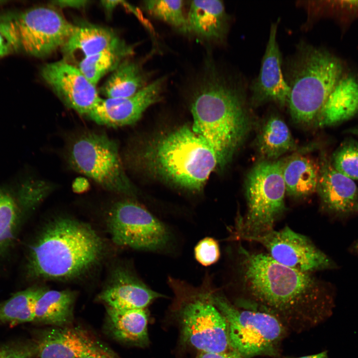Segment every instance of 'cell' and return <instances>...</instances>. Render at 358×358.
Here are the masks:
<instances>
[{"mask_svg": "<svg viewBox=\"0 0 358 358\" xmlns=\"http://www.w3.org/2000/svg\"><path fill=\"white\" fill-rule=\"evenodd\" d=\"M237 259L238 282L245 296L238 305L268 313L297 332L331 315L330 296L312 273L284 266L267 253L250 251L241 244Z\"/></svg>", "mask_w": 358, "mask_h": 358, "instance_id": "obj_1", "label": "cell"}, {"mask_svg": "<svg viewBox=\"0 0 358 358\" xmlns=\"http://www.w3.org/2000/svg\"><path fill=\"white\" fill-rule=\"evenodd\" d=\"M105 250L103 240L90 225L59 217L48 224L31 246L27 274L35 279L75 278L95 267Z\"/></svg>", "mask_w": 358, "mask_h": 358, "instance_id": "obj_2", "label": "cell"}, {"mask_svg": "<svg viewBox=\"0 0 358 358\" xmlns=\"http://www.w3.org/2000/svg\"><path fill=\"white\" fill-rule=\"evenodd\" d=\"M193 91L191 127L213 149L219 167H222L233 155L247 127L243 94L235 85L211 71Z\"/></svg>", "mask_w": 358, "mask_h": 358, "instance_id": "obj_3", "label": "cell"}, {"mask_svg": "<svg viewBox=\"0 0 358 358\" xmlns=\"http://www.w3.org/2000/svg\"><path fill=\"white\" fill-rule=\"evenodd\" d=\"M130 156L144 161L160 177L184 189L200 191L218 167L213 149L191 127L182 126L156 140L142 153Z\"/></svg>", "mask_w": 358, "mask_h": 358, "instance_id": "obj_4", "label": "cell"}, {"mask_svg": "<svg viewBox=\"0 0 358 358\" xmlns=\"http://www.w3.org/2000/svg\"><path fill=\"white\" fill-rule=\"evenodd\" d=\"M343 72L341 62L329 52L301 47L289 66L286 80L289 88L287 104L293 120L302 124L315 121Z\"/></svg>", "mask_w": 358, "mask_h": 358, "instance_id": "obj_5", "label": "cell"}, {"mask_svg": "<svg viewBox=\"0 0 358 358\" xmlns=\"http://www.w3.org/2000/svg\"><path fill=\"white\" fill-rule=\"evenodd\" d=\"M211 282L208 274L199 286L172 276L168 278L180 306L183 342L200 352L221 353L230 348L228 325L214 303Z\"/></svg>", "mask_w": 358, "mask_h": 358, "instance_id": "obj_6", "label": "cell"}, {"mask_svg": "<svg viewBox=\"0 0 358 358\" xmlns=\"http://www.w3.org/2000/svg\"><path fill=\"white\" fill-rule=\"evenodd\" d=\"M285 193L282 161L257 164L246 179V213L237 218L232 239L247 241L274 229L275 223L285 209Z\"/></svg>", "mask_w": 358, "mask_h": 358, "instance_id": "obj_7", "label": "cell"}, {"mask_svg": "<svg viewBox=\"0 0 358 358\" xmlns=\"http://www.w3.org/2000/svg\"><path fill=\"white\" fill-rule=\"evenodd\" d=\"M76 28L58 11L47 6L0 13V32L12 51L36 57L47 56L62 48Z\"/></svg>", "mask_w": 358, "mask_h": 358, "instance_id": "obj_8", "label": "cell"}, {"mask_svg": "<svg viewBox=\"0 0 358 358\" xmlns=\"http://www.w3.org/2000/svg\"><path fill=\"white\" fill-rule=\"evenodd\" d=\"M66 158L75 171L92 179L103 188L131 195L135 188L128 179L115 141L106 135L85 131L68 144Z\"/></svg>", "mask_w": 358, "mask_h": 358, "instance_id": "obj_9", "label": "cell"}, {"mask_svg": "<svg viewBox=\"0 0 358 358\" xmlns=\"http://www.w3.org/2000/svg\"><path fill=\"white\" fill-rule=\"evenodd\" d=\"M212 298L227 321L229 343L232 350L245 358L277 354L286 332V328L277 318L255 308H239L214 290Z\"/></svg>", "mask_w": 358, "mask_h": 358, "instance_id": "obj_10", "label": "cell"}, {"mask_svg": "<svg viewBox=\"0 0 358 358\" xmlns=\"http://www.w3.org/2000/svg\"><path fill=\"white\" fill-rule=\"evenodd\" d=\"M109 233L116 245L136 250L161 253L169 249L170 228L149 210L131 199L114 203L107 218Z\"/></svg>", "mask_w": 358, "mask_h": 358, "instance_id": "obj_11", "label": "cell"}, {"mask_svg": "<svg viewBox=\"0 0 358 358\" xmlns=\"http://www.w3.org/2000/svg\"><path fill=\"white\" fill-rule=\"evenodd\" d=\"M247 241L261 244L273 260L301 272L312 273L335 267L332 260L308 237L288 226L250 238Z\"/></svg>", "mask_w": 358, "mask_h": 358, "instance_id": "obj_12", "label": "cell"}, {"mask_svg": "<svg viewBox=\"0 0 358 358\" xmlns=\"http://www.w3.org/2000/svg\"><path fill=\"white\" fill-rule=\"evenodd\" d=\"M40 74L62 102L80 114L87 115L101 98L96 86L65 60L44 65Z\"/></svg>", "mask_w": 358, "mask_h": 358, "instance_id": "obj_13", "label": "cell"}, {"mask_svg": "<svg viewBox=\"0 0 358 358\" xmlns=\"http://www.w3.org/2000/svg\"><path fill=\"white\" fill-rule=\"evenodd\" d=\"M166 81L165 77H160L130 97L101 98L87 116L98 124L110 127L134 123L148 107L161 99Z\"/></svg>", "mask_w": 358, "mask_h": 358, "instance_id": "obj_14", "label": "cell"}, {"mask_svg": "<svg viewBox=\"0 0 358 358\" xmlns=\"http://www.w3.org/2000/svg\"><path fill=\"white\" fill-rule=\"evenodd\" d=\"M277 22L272 23L259 74L252 87L253 100L287 103L289 88L282 74V58L276 39Z\"/></svg>", "mask_w": 358, "mask_h": 358, "instance_id": "obj_15", "label": "cell"}, {"mask_svg": "<svg viewBox=\"0 0 358 358\" xmlns=\"http://www.w3.org/2000/svg\"><path fill=\"white\" fill-rule=\"evenodd\" d=\"M162 297L131 271L122 268L115 271L99 298L108 307L131 310L145 309L155 299Z\"/></svg>", "mask_w": 358, "mask_h": 358, "instance_id": "obj_16", "label": "cell"}, {"mask_svg": "<svg viewBox=\"0 0 358 358\" xmlns=\"http://www.w3.org/2000/svg\"><path fill=\"white\" fill-rule=\"evenodd\" d=\"M35 346L37 358H81L103 350L85 331L64 327L44 332Z\"/></svg>", "mask_w": 358, "mask_h": 358, "instance_id": "obj_17", "label": "cell"}, {"mask_svg": "<svg viewBox=\"0 0 358 358\" xmlns=\"http://www.w3.org/2000/svg\"><path fill=\"white\" fill-rule=\"evenodd\" d=\"M324 208L331 213L347 214L358 209V188L352 179L337 171L325 160L320 165L317 189Z\"/></svg>", "mask_w": 358, "mask_h": 358, "instance_id": "obj_18", "label": "cell"}, {"mask_svg": "<svg viewBox=\"0 0 358 358\" xmlns=\"http://www.w3.org/2000/svg\"><path fill=\"white\" fill-rule=\"evenodd\" d=\"M187 18V33L210 42L222 41L227 35L229 19L223 2L193 0Z\"/></svg>", "mask_w": 358, "mask_h": 358, "instance_id": "obj_19", "label": "cell"}, {"mask_svg": "<svg viewBox=\"0 0 358 358\" xmlns=\"http://www.w3.org/2000/svg\"><path fill=\"white\" fill-rule=\"evenodd\" d=\"M126 43L111 30L93 25L76 26V28L61 48L69 63L79 61L106 49L118 47Z\"/></svg>", "mask_w": 358, "mask_h": 358, "instance_id": "obj_20", "label": "cell"}, {"mask_svg": "<svg viewBox=\"0 0 358 358\" xmlns=\"http://www.w3.org/2000/svg\"><path fill=\"white\" fill-rule=\"evenodd\" d=\"M358 113V80L343 75L336 84L315 120L319 127L334 125Z\"/></svg>", "mask_w": 358, "mask_h": 358, "instance_id": "obj_21", "label": "cell"}, {"mask_svg": "<svg viewBox=\"0 0 358 358\" xmlns=\"http://www.w3.org/2000/svg\"><path fill=\"white\" fill-rule=\"evenodd\" d=\"M286 192L294 197H304L317 191L320 165L310 158L295 155L282 161Z\"/></svg>", "mask_w": 358, "mask_h": 358, "instance_id": "obj_22", "label": "cell"}, {"mask_svg": "<svg viewBox=\"0 0 358 358\" xmlns=\"http://www.w3.org/2000/svg\"><path fill=\"white\" fill-rule=\"evenodd\" d=\"M109 326L119 341L139 347L149 343L148 314L145 309L117 310L107 309Z\"/></svg>", "mask_w": 358, "mask_h": 358, "instance_id": "obj_23", "label": "cell"}, {"mask_svg": "<svg viewBox=\"0 0 358 358\" xmlns=\"http://www.w3.org/2000/svg\"><path fill=\"white\" fill-rule=\"evenodd\" d=\"M75 294L70 290H46L38 299L34 322L63 326L73 319Z\"/></svg>", "mask_w": 358, "mask_h": 358, "instance_id": "obj_24", "label": "cell"}, {"mask_svg": "<svg viewBox=\"0 0 358 358\" xmlns=\"http://www.w3.org/2000/svg\"><path fill=\"white\" fill-rule=\"evenodd\" d=\"M147 80V75L139 64L124 60L112 71L100 91L108 98L130 97L148 84Z\"/></svg>", "mask_w": 358, "mask_h": 358, "instance_id": "obj_25", "label": "cell"}, {"mask_svg": "<svg viewBox=\"0 0 358 358\" xmlns=\"http://www.w3.org/2000/svg\"><path fill=\"white\" fill-rule=\"evenodd\" d=\"M257 143L261 155L268 159L277 158L295 147L288 126L277 116L268 119L259 134Z\"/></svg>", "mask_w": 358, "mask_h": 358, "instance_id": "obj_26", "label": "cell"}, {"mask_svg": "<svg viewBox=\"0 0 358 358\" xmlns=\"http://www.w3.org/2000/svg\"><path fill=\"white\" fill-rule=\"evenodd\" d=\"M44 288L31 287L16 292L0 304V324L15 326L33 322L35 307Z\"/></svg>", "mask_w": 358, "mask_h": 358, "instance_id": "obj_27", "label": "cell"}, {"mask_svg": "<svg viewBox=\"0 0 358 358\" xmlns=\"http://www.w3.org/2000/svg\"><path fill=\"white\" fill-rule=\"evenodd\" d=\"M133 53V48L125 44L86 57L77 67L88 80L96 86L104 75L114 70L125 58Z\"/></svg>", "mask_w": 358, "mask_h": 358, "instance_id": "obj_28", "label": "cell"}, {"mask_svg": "<svg viewBox=\"0 0 358 358\" xmlns=\"http://www.w3.org/2000/svg\"><path fill=\"white\" fill-rule=\"evenodd\" d=\"M143 6L152 17L167 23L179 32L187 33V18L184 12L183 1L146 0Z\"/></svg>", "mask_w": 358, "mask_h": 358, "instance_id": "obj_29", "label": "cell"}, {"mask_svg": "<svg viewBox=\"0 0 358 358\" xmlns=\"http://www.w3.org/2000/svg\"><path fill=\"white\" fill-rule=\"evenodd\" d=\"M18 219L16 201L8 193L0 190V254L12 245Z\"/></svg>", "mask_w": 358, "mask_h": 358, "instance_id": "obj_30", "label": "cell"}, {"mask_svg": "<svg viewBox=\"0 0 358 358\" xmlns=\"http://www.w3.org/2000/svg\"><path fill=\"white\" fill-rule=\"evenodd\" d=\"M332 165L339 172L352 180H358V142L347 141L335 151Z\"/></svg>", "mask_w": 358, "mask_h": 358, "instance_id": "obj_31", "label": "cell"}, {"mask_svg": "<svg viewBox=\"0 0 358 358\" xmlns=\"http://www.w3.org/2000/svg\"><path fill=\"white\" fill-rule=\"evenodd\" d=\"M194 258L204 267H208L218 262L220 251L218 241L210 237L200 240L194 249Z\"/></svg>", "mask_w": 358, "mask_h": 358, "instance_id": "obj_32", "label": "cell"}, {"mask_svg": "<svg viewBox=\"0 0 358 358\" xmlns=\"http://www.w3.org/2000/svg\"><path fill=\"white\" fill-rule=\"evenodd\" d=\"M35 352V345L19 343L0 349V358H31Z\"/></svg>", "mask_w": 358, "mask_h": 358, "instance_id": "obj_33", "label": "cell"}, {"mask_svg": "<svg viewBox=\"0 0 358 358\" xmlns=\"http://www.w3.org/2000/svg\"><path fill=\"white\" fill-rule=\"evenodd\" d=\"M197 358H245L236 352L231 350L224 352H200Z\"/></svg>", "mask_w": 358, "mask_h": 358, "instance_id": "obj_34", "label": "cell"}, {"mask_svg": "<svg viewBox=\"0 0 358 358\" xmlns=\"http://www.w3.org/2000/svg\"><path fill=\"white\" fill-rule=\"evenodd\" d=\"M90 1L88 0H55L52 1L53 4L61 7L78 8L85 7Z\"/></svg>", "mask_w": 358, "mask_h": 358, "instance_id": "obj_35", "label": "cell"}, {"mask_svg": "<svg viewBox=\"0 0 358 358\" xmlns=\"http://www.w3.org/2000/svg\"><path fill=\"white\" fill-rule=\"evenodd\" d=\"M89 187L88 180L84 178H79L75 179L73 184V188L76 192H83Z\"/></svg>", "mask_w": 358, "mask_h": 358, "instance_id": "obj_36", "label": "cell"}, {"mask_svg": "<svg viewBox=\"0 0 358 358\" xmlns=\"http://www.w3.org/2000/svg\"><path fill=\"white\" fill-rule=\"evenodd\" d=\"M9 44L0 32V59L12 52Z\"/></svg>", "mask_w": 358, "mask_h": 358, "instance_id": "obj_37", "label": "cell"}, {"mask_svg": "<svg viewBox=\"0 0 358 358\" xmlns=\"http://www.w3.org/2000/svg\"><path fill=\"white\" fill-rule=\"evenodd\" d=\"M81 358H113L110 354L104 350L86 356Z\"/></svg>", "mask_w": 358, "mask_h": 358, "instance_id": "obj_38", "label": "cell"}, {"mask_svg": "<svg viewBox=\"0 0 358 358\" xmlns=\"http://www.w3.org/2000/svg\"><path fill=\"white\" fill-rule=\"evenodd\" d=\"M121 1L119 0H102L101 3L103 7L106 9L107 11L110 12L113 9L115 8Z\"/></svg>", "mask_w": 358, "mask_h": 358, "instance_id": "obj_39", "label": "cell"}, {"mask_svg": "<svg viewBox=\"0 0 358 358\" xmlns=\"http://www.w3.org/2000/svg\"><path fill=\"white\" fill-rule=\"evenodd\" d=\"M329 358L326 351L322 352L320 353L310 356H303L298 358Z\"/></svg>", "mask_w": 358, "mask_h": 358, "instance_id": "obj_40", "label": "cell"}, {"mask_svg": "<svg viewBox=\"0 0 358 358\" xmlns=\"http://www.w3.org/2000/svg\"><path fill=\"white\" fill-rule=\"evenodd\" d=\"M349 132L355 135H358V127L351 129L350 130Z\"/></svg>", "mask_w": 358, "mask_h": 358, "instance_id": "obj_41", "label": "cell"}, {"mask_svg": "<svg viewBox=\"0 0 358 358\" xmlns=\"http://www.w3.org/2000/svg\"><path fill=\"white\" fill-rule=\"evenodd\" d=\"M354 250L358 253V239L356 241L354 246Z\"/></svg>", "mask_w": 358, "mask_h": 358, "instance_id": "obj_42", "label": "cell"}, {"mask_svg": "<svg viewBox=\"0 0 358 358\" xmlns=\"http://www.w3.org/2000/svg\"><path fill=\"white\" fill-rule=\"evenodd\" d=\"M4 2V1H0V3L1 2Z\"/></svg>", "mask_w": 358, "mask_h": 358, "instance_id": "obj_43", "label": "cell"}]
</instances>
